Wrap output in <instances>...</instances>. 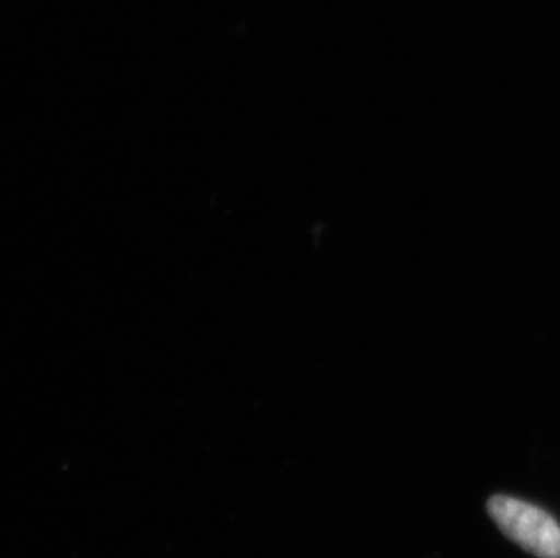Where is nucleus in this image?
<instances>
[{
    "label": "nucleus",
    "mask_w": 560,
    "mask_h": 558,
    "mask_svg": "<svg viewBox=\"0 0 560 558\" xmlns=\"http://www.w3.org/2000/svg\"><path fill=\"white\" fill-rule=\"evenodd\" d=\"M488 511L502 533L540 558H560V527L548 513L512 497H493Z\"/></svg>",
    "instance_id": "f257e3e1"
}]
</instances>
